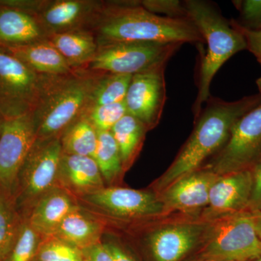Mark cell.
Here are the masks:
<instances>
[{
    "instance_id": "12",
    "label": "cell",
    "mask_w": 261,
    "mask_h": 261,
    "mask_svg": "<svg viewBox=\"0 0 261 261\" xmlns=\"http://www.w3.org/2000/svg\"><path fill=\"white\" fill-rule=\"evenodd\" d=\"M166 65L132 76L124 102L127 113L142 121L148 130L157 126L166 100Z\"/></svg>"
},
{
    "instance_id": "28",
    "label": "cell",
    "mask_w": 261,
    "mask_h": 261,
    "mask_svg": "<svg viewBox=\"0 0 261 261\" xmlns=\"http://www.w3.org/2000/svg\"><path fill=\"white\" fill-rule=\"evenodd\" d=\"M43 238L23 216L18 237L5 261H34Z\"/></svg>"
},
{
    "instance_id": "41",
    "label": "cell",
    "mask_w": 261,
    "mask_h": 261,
    "mask_svg": "<svg viewBox=\"0 0 261 261\" xmlns=\"http://www.w3.org/2000/svg\"><path fill=\"white\" fill-rule=\"evenodd\" d=\"M84 261H87V260H84Z\"/></svg>"
},
{
    "instance_id": "21",
    "label": "cell",
    "mask_w": 261,
    "mask_h": 261,
    "mask_svg": "<svg viewBox=\"0 0 261 261\" xmlns=\"http://www.w3.org/2000/svg\"><path fill=\"white\" fill-rule=\"evenodd\" d=\"M49 43L59 51L70 66L92 61L97 51L93 37L87 33H56Z\"/></svg>"
},
{
    "instance_id": "30",
    "label": "cell",
    "mask_w": 261,
    "mask_h": 261,
    "mask_svg": "<svg viewBox=\"0 0 261 261\" xmlns=\"http://www.w3.org/2000/svg\"><path fill=\"white\" fill-rule=\"evenodd\" d=\"M89 108L87 114L82 116L87 118L97 130L110 132L117 122L127 114L124 101Z\"/></svg>"
},
{
    "instance_id": "16",
    "label": "cell",
    "mask_w": 261,
    "mask_h": 261,
    "mask_svg": "<svg viewBox=\"0 0 261 261\" xmlns=\"http://www.w3.org/2000/svg\"><path fill=\"white\" fill-rule=\"evenodd\" d=\"M77 207L73 196L56 186L23 216H27L31 226L44 239L53 236L63 219Z\"/></svg>"
},
{
    "instance_id": "31",
    "label": "cell",
    "mask_w": 261,
    "mask_h": 261,
    "mask_svg": "<svg viewBox=\"0 0 261 261\" xmlns=\"http://www.w3.org/2000/svg\"><path fill=\"white\" fill-rule=\"evenodd\" d=\"M142 7L150 13H161L171 18H189L184 3L176 0H147Z\"/></svg>"
},
{
    "instance_id": "15",
    "label": "cell",
    "mask_w": 261,
    "mask_h": 261,
    "mask_svg": "<svg viewBox=\"0 0 261 261\" xmlns=\"http://www.w3.org/2000/svg\"><path fill=\"white\" fill-rule=\"evenodd\" d=\"M56 186L82 197L106 187L93 158L63 154Z\"/></svg>"
},
{
    "instance_id": "27",
    "label": "cell",
    "mask_w": 261,
    "mask_h": 261,
    "mask_svg": "<svg viewBox=\"0 0 261 261\" xmlns=\"http://www.w3.org/2000/svg\"><path fill=\"white\" fill-rule=\"evenodd\" d=\"M132 76L115 73L103 76L95 84L89 107L124 101Z\"/></svg>"
},
{
    "instance_id": "1",
    "label": "cell",
    "mask_w": 261,
    "mask_h": 261,
    "mask_svg": "<svg viewBox=\"0 0 261 261\" xmlns=\"http://www.w3.org/2000/svg\"><path fill=\"white\" fill-rule=\"evenodd\" d=\"M261 102V94L234 102L210 97L197 117L195 128L168 169L150 186L161 193L173 182L203 167L205 161L222 148L235 123Z\"/></svg>"
},
{
    "instance_id": "13",
    "label": "cell",
    "mask_w": 261,
    "mask_h": 261,
    "mask_svg": "<svg viewBox=\"0 0 261 261\" xmlns=\"http://www.w3.org/2000/svg\"><path fill=\"white\" fill-rule=\"evenodd\" d=\"M219 177L202 167L173 182L159 194L167 214L200 216L208 205L211 187Z\"/></svg>"
},
{
    "instance_id": "40",
    "label": "cell",
    "mask_w": 261,
    "mask_h": 261,
    "mask_svg": "<svg viewBox=\"0 0 261 261\" xmlns=\"http://www.w3.org/2000/svg\"><path fill=\"white\" fill-rule=\"evenodd\" d=\"M249 261H261V255L260 256L256 257V258L252 259V260H250Z\"/></svg>"
},
{
    "instance_id": "18",
    "label": "cell",
    "mask_w": 261,
    "mask_h": 261,
    "mask_svg": "<svg viewBox=\"0 0 261 261\" xmlns=\"http://www.w3.org/2000/svg\"><path fill=\"white\" fill-rule=\"evenodd\" d=\"M11 49L15 57L34 71L49 74H64L70 71L69 64L49 42L31 43Z\"/></svg>"
},
{
    "instance_id": "29",
    "label": "cell",
    "mask_w": 261,
    "mask_h": 261,
    "mask_svg": "<svg viewBox=\"0 0 261 261\" xmlns=\"http://www.w3.org/2000/svg\"><path fill=\"white\" fill-rule=\"evenodd\" d=\"M82 250L56 237L43 239L34 261H84Z\"/></svg>"
},
{
    "instance_id": "39",
    "label": "cell",
    "mask_w": 261,
    "mask_h": 261,
    "mask_svg": "<svg viewBox=\"0 0 261 261\" xmlns=\"http://www.w3.org/2000/svg\"><path fill=\"white\" fill-rule=\"evenodd\" d=\"M256 84L257 88L259 89V92H260V94H261V77L256 81Z\"/></svg>"
},
{
    "instance_id": "10",
    "label": "cell",
    "mask_w": 261,
    "mask_h": 261,
    "mask_svg": "<svg viewBox=\"0 0 261 261\" xmlns=\"http://www.w3.org/2000/svg\"><path fill=\"white\" fill-rule=\"evenodd\" d=\"M111 217L140 223L166 216L159 194L119 186L105 187L81 197Z\"/></svg>"
},
{
    "instance_id": "19",
    "label": "cell",
    "mask_w": 261,
    "mask_h": 261,
    "mask_svg": "<svg viewBox=\"0 0 261 261\" xmlns=\"http://www.w3.org/2000/svg\"><path fill=\"white\" fill-rule=\"evenodd\" d=\"M147 130L142 121L128 113L111 130L119 149L124 172L132 166L140 154Z\"/></svg>"
},
{
    "instance_id": "20",
    "label": "cell",
    "mask_w": 261,
    "mask_h": 261,
    "mask_svg": "<svg viewBox=\"0 0 261 261\" xmlns=\"http://www.w3.org/2000/svg\"><path fill=\"white\" fill-rule=\"evenodd\" d=\"M93 9L92 3L76 0L57 1L42 10V20L56 33L76 27Z\"/></svg>"
},
{
    "instance_id": "37",
    "label": "cell",
    "mask_w": 261,
    "mask_h": 261,
    "mask_svg": "<svg viewBox=\"0 0 261 261\" xmlns=\"http://www.w3.org/2000/svg\"><path fill=\"white\" fill-rule=\"evenodd\" d=\"M255 227H256L257 234L261 240V211L257 213L255 217Z\"/></svg>"
},
{
    "instance_id": "35",
    "label": "cell",
    "mask_w": 261,
    "mask_h": 261,
    "mask_svg": "<svg viewBox=\"0 0 261 261\" xmlns=\"http://www.w3.org/2000/svg\"><path fill=\"white\" fill-rule=\"evenodd\" d=\"M87 261H114L104 243H99L82 250Z\"/></svg>"
},
{
    "instance_id": "17",
    "label": "cell",
    "mask_w": 261,
    "mask_h": 261,
    "mask_svg": "<svg viewBox=\"0 0 261 261\" xmlns=\"http://www.w3.org/2000/svg\"><path fill=\"white\" fill-rule=\"evenodd\" d=\"M102 231V225L87 216L78 206L63 219L53 237L83 250L100 243Z\"/></svg>"
},
{
    "instance_id": "4",
    "label": "cell",
    "mask_w": 261,
    "mask_h": 261,
    "mask_svg": "<svg viewBox=\"0 0 261 261\" xmlns=\"http://www.w3.org/2000/svg\"><path fill=\"white\" fill-rule=\"evenodd\" d=\"M210 221L201 216L171 214L137 223V238L152 261H182L200 250Z\"/></svg>"
},
{
    "instance_id": "33",
    "label": "cell",
    "mask_w": 261,
    "mask_h": 261,
    "mask_svg": "<svg viewBox=\"0 0 261 261\" xmlns=\"http://www.w3.org/2000/svg\"><path fill=\"white\" fill-rule=\"evenodd\" d=\"M250 170L252 174V190L247 210L257 214L261 211V156Z\"/></svg>"
},
{
    "instance_id": "32",
    "label": "cell",
    "mask_w": 261,
    "mask_h": 261,
    "mask_svg": "<svg viewBox=\"0 0 261 261\" xmlns=\"http://www.w3.org/2000/svg\"><path fill=\"white\" fill-rule=\"evenodd\" d=\"M231 27L241 33L246 42L247 49L254 55L261 65V28L250 29L234 20L230 22Z\"/></svg>"
},
{
    "instance_id": "5",
    "label": "cell",
    "mask_w": 261,
    "mask_h": 261,
    "mask_svg": "<svg viewBox=\"0 0 261 261\" xmlns=\"http://www.w3.org/2000/svg\"><path fill=\"white\" fill-rule=\"evenodd\" d=\"M257 214L245 210L211 221L199 257L224 261H249L261 255L255 227Z\"/></svg>"
},
{
    "instance_id": "8",
    "label": "cell",
    "mask_w": 261,
    "mask_h": 261,
    "mask_svg": "<svg viewBox=\"0 0 261 261\" xmlns=\"http://www.w3.org/2000/svg\"><path fill=\"white\" fill-rule=\"evenodd\" d=\"M261 156V102L235 123L226 145L203 167L216 174L250 169Z\"/></svg>"
},
{
    "instance_id": "22",
    "label": "cell",
    "mask_w": 261,
    "mask_h": 261,
    "mask_svg": "<svg viewBox=\"0 0 261 261\" xmlns=\"http://www.w3.org/2000/svg\"><path fill=\"white\" fill-rule=\"evenodd\" d=\"M93 159L97 163L106 187L116 186L124 173L121 154L110 132L97 130V144Z\"/></svg>"
},
{
    "instance_id": "34",
    "label": "cell",
    "mask_w": 261,
    "mask_h": 261,
    "mask_svg": "<svg viewBox=\"0 0 261 261\" xmlns=\"http://www.w3.org/2000/svg\"><path fill=\"white\" fill-rule=\"evenodd\" d=\"M239 9L244 20L250 25L261 28V0H245L238 2Z\"/></svg>"
},
{
    "instance_id": "6",
    "label": "cell",
    "mask_w": 261,
    "mask_h": 261,
    "mask_svg": "<svg viewBox=\"0 0 261 261\" xmlns=\"http://www.w3.org/2000/svg\"><path fill=\"white\" fill-rule=\"evenodd\" d=\"M63 154L60 138L36 141L20 171L15 194V205L22 216L56 186Z\"/></svg>"
},
{
    "instance_id": "23",
    "label": "cell",
    "mask_w": 261,
    "mask_h": 261,
    "mask_svg": "<svg viewBox=\"0 0 261 261\" xmlns=\"http://www.w3.org/2000/svg\"><path fill=\"white\" fill-rule=\"evenodd\" d=\"M42 36L40 27L30 15L18 10L0 13V39L5 42L34 43Z\"/></svg>"
},
{
    "instance_id": "14",
    "label": "cell",
    "mask_w": 261,
    "mask_h": 261,
    "mask_svg": "<svg viewBox=\"0 0 261 261\" xmlns=\"http://www.w3.org/2000/svg\"><path fill=\"white\" fill-rule=\"evenodd\" d=\"M251 190L250 169L219 176L211 187L208 205L202 211L201 217L211 221L247 210Z\"/></svg>"
},
{
    "instance_id": "7",
    "label": "cell",
    "mask_w": 261,
    "mask_h": 261,
    "mask_svg": "<svg viewBox=\"0 0 261 261\" xmlns=\"http://www.w3.org/2000/svg\"><path fill=\"white\" fill-rule=\"evenodd\" d=\"M181 44L116 42L100 45L91 61L92 70L134 75L166 65Z\"/></svg>"
},
{
    "instance_id": "38",
    "label": "cell",
    "mask_w": 261,
    "mask_h": 261,
    "mask_svg": "<svg viewBox=\"0 0 261 261\" xmlns=\"http://www.w3.org/2000/svg\"><path fill=\"white\" fill-rule=\"evenodd\" d=\"M191 261H224V260H214V259L202 258V257H197V258L195 259V260H192Z\"/></svg>"
},
{
    "instance_id": "11",
    "label": "cell",
    "mask_w": 261,
    "mask_h": 261,
    "mask_svg": "<svg viewBox=\"0 0 261 261\" xmlns=\"http://www.w3.org/2000/svg\"><path fill=\"white\" fill-rule=\"evenodd\" d=\"M36 141L37 126L29 116L13 117L2 126L0 190L14 200L20 171Z\"/></svg>"
},
{
    "instance_id": "9",
    "label": "cell",
    "mask_w": 261,
    "mask_h": 261,
    "mask_svg": "<svg viewBox=\"0 0 261 261\" xmlns=\"http://www.w3.org/2000/svg\"><path fill=\"white\" fill-rule=\"evenodd\" d=\"M95 84L92 80H75L55 92L35 122L37 141L60 138L89 108Z\"/></svg>"
},
{
    "instance_id": "3",
    "label": "cell",
    "mask_w": 261,
    "mask_h": 261,
    "mask_svg": "<svg viewBox=\"0 0 261 261\" xmlns=\"http://www.w3.org/2000/svg\"><path fill=\"white\" fill-rule=\"evenodd\" d=\"M183 3L187 16L207 44V50L201 61L198 92L193 106L196 118L204 103L211 97V84L215 75L231 57L247 49V45L241 33L233 28L211 3L201 0H187Z\"/></svg>"
},
{
    "instance_id": "2",
    "label": "cell",
    "mask_w": 261,
    "mask_h": 261,
    "mask_svg": "<svg viewBox=\"0 0 261 261\" xmlns=\"http://www.w3.org/2000/svg\"><path fill=\"white\" fill-rule=\"evenodd\" d=\"M100 45L116 42L193 43L203 39L190 18H171L135 5H113L99 24Z\"/></svg>"
},
{
    "instance_id": "36",
    "label": "cell",
    "mask_w": 261,
    "mask_h": 261,
    "mask_svg": "<svg viewBox=\"0 0 261 261\" xmlns=\"http://www.w3.org/2000/svg\"><path fill=\"white\" fill-rule=\"evenodd\" d=\"M105 246L112 256L114 261H137L132 254L128 252L121 243L116 240H111L104 243Z\"/></svg>"
},
{
    "instance_id": "24",
    "label": "cell",
    "mask_w": 261,
    "mask_h": 261,
    "mask_svg": "<svg viewBox=\"0 0 261 261\" xmlns=\"http://www.w3.org/2000/svg\"><path fill=\"white\" fill-rule=\"evenodd\" d=\"M60 137L63 154L93 158L97 144V130L80 117Z\"/></svg>"
},
{
    "instance_id": "26",
    "label": "cell",
    "mask_w": 261,
    "mask_h": 261,
    "mask_svg": "<svg viewBox=\"0 0 261 261\" xmlns=\"http://www.w3.org/2000/svg\"><path fill=\"white\" fill-rule=\"evenodd\" d=\"M23 216L14 198L0 190V261H5L18 237Z\"/></svg>"
},
{
    "instance_id": "25",
    "label": "cell",
    "mask_w": 261,
    "mask_h": 261,
    "mask_svg": "<svg viewBox=\"0 0 261 261\" xmlns=\"http://www.w3.org/2000/svg\"><path fill=\"white\" fill-rule=\"evenodd\" d=\"M0 80L20 94L34 90L37 79L35 71L16 57L0 53Z\"/></svg>"
}]
</instances>
